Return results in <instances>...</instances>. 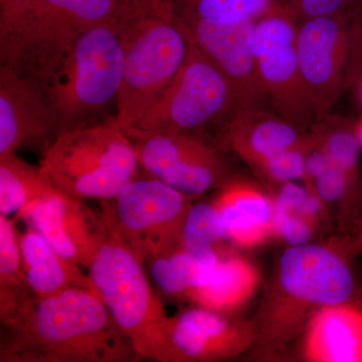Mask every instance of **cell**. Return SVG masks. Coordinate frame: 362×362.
<instances>
[{"label":"cell","instance_id":"obj_9","mask_svg":"<svg viewBox=\"0 0 362 362\" xmlns=\"http://www.w3.org/2000/svg\"><path fill=\"white\" fill-rule=\"evenodd\" d=\"M87 269L102 301L142 359L147 340L168 317L149 283L142 262L128 247L107 235Z\"/></svg>","mask_w":362,"mask_h":362},{"label":"cell","instance_id":"obj_8","mask_svg":"<svg viewBox=\"0 0 362 362\" xmlns=\"http://www.w3.org/2000/svg\"><path fill=\"white\" fill-rule=\"evenodd\" d=\"M125 1L35 0L26 16L20 61L13 70L47 87L77 40L113 18Z\"/></svg>","mask_w":362,"mask_h":362},{"label":"cell","instance_id":"obj_29","mask_svg":"<svg viewBox=\"0 0 362 362\" xmlns=\"http://www.w3.org/2000/svg\"><path fill=\"white\" fill-rule=\"evenodd\" d=\"M316 144L317 142L308 146L295 147L275 154L264 161L255 171L263 176L264 180L275 185L300 178L305 180L307 156Z\"/></svg>","mask_w":362,"mask_h":362},{"label":"cell","instance_id":"obj_33","mask_svg":"<svg viewBox=\"0 0 362 362\" xmlns=\"http://www.w3.org/2000/svg\"><path fill=\"white\" fill-rule=\"evenodd\" d=\"M349 23L350 56L345 86L362 81V0H351L345 9Z\"/></svg>","mask_w":362,"mask_h":362},{"label":"cell","instance_id":"obj_18","mask_svg":"<svg viewBox=\"0 0 362 362\" xmlns=\"http://www.w3.org/2000/svg\"><path fill=\"white\" fill-rule=\"evenodd\" d=\"M211 204L225 239L233 246L255 249L276 238L273 195L254 183L230 178Z\"/></svg>","mask_w":362,"mask_h":362},{"label":"cell","instance_id":"obj_7","mask_svg":"<svg viewBox=\"0 0 362 362\" xmlns=\"http://www.w3.org/2000/svg\"><path fill=\"white\" fill-rule=\"evenodd\" d=\"M232 88L223 73L192 45L183 65L156 103L132 127L199 136L235 115Z\"/></svg>","mask_w":362,"mask_h":362},{"label":"cell","instance_id":"obj_34","mask_svg":"<svg viewBox=\"0 0 362 362\" xmlns=\"http://www.w3.org/2000/svg\"><path fill=\"white\" fill-rule=\"evenodd\" d=\"M354 182L337 168H331L312 183L311 190L324 204L341 201L351 192Z\"/></svg>","mask_w":362,"mask_h":362},{"label":"cell","instance_id":"obj_30","mask_svg":"<svg viewBox=\"0 0 362 362\" xmlns=\"http://www.w3.org/2000/svg\"><path fill=\"white\" fill-rule=\"evenodd\" d=\"M275 202V237L284 240L289 247L309 244L315 233L316 223L302 214L293 213Z\"/></svg>","mask_w":362,"mask_h":362},{"label":"cell","instance_id":"obj_5","mask_svg":"<svg viewBox=\"0 0 362 362\" xmlns=\"http://www.w3.org/2000/svg\"><path fill=\"white\" fill-rule=\"evenodd\" d=\"M119 11L77 40L45 88L59 133L94 123L98 114L118 99L124 75Z\"/></svg>","mask_w":362,"mask_h":362},{"label":"cell","instance_id":"obj_26","mask_svg":"<svg viewBox=\"0 0 362 362\" xmlns=\"http://www.w3.org/2000/svg\"><path fill=\"white\" fill-rule=\"evenodd\" d=\"M30 291L23 272L18 232L8 216L0 214V307Z\"/></svg>","mask_w":362,"mask_h":362},{"label":"cell","instance_id":"obj_20","mask_svg":"<svg viewBox=\"0 0 362 362\" xmlns=\"http://www.w3.org/2000/svg\"><path fill=\"white\" fill-rule=\"evenodd\" d=\"M261 286V273L252 261L226 251L209 267L206 281L190 297V303L233 316L252 301Z\"/></svg>","mask_w":362,"mask_h":362},{"label":"cell","instance_id":"obj_12","mask_svg":"<svg viewBox=\"0 0 362 362\" xmlns=\"http://www.w3.org/2000/svg\"><path fill=\"white\" fill-rule=\"evenodd\" d=\"M150 177L187 195L202 197L230 180L223 156L199 136L173 131L124 130Z\"/></svg>","mask_w":362,"mask_h":362},{"label":"cell","instance_id":"obj_37","mask_svg":"<svg viewBox=\"0 0 362 362\" xmlns=\"http://www.w3.org/2000/svg\"><path fill=\"white\" fill-rule=\"evenodd\" d=\"M357 135H358L359 142H361L362 146V124L361 127L358 128V130H357Z\"/></svg>","mask_w":362,"mask_h":362},{"label":"cell","instance_id":"obj_28","mask_svg":"<svg viewBox=\"0 0 362 362\" xmlns=\"http://www.w3.org/2000/svg\"><path fill=\"white\" fill-rule=\"evenodd\" d=\"M317 144L329 156L333 165L341 169L350 180L356 183L357 176V162L361 145L358 135L354 130L345 126L321 128L316 124Z\"/></svg>","mask_w":362,"mask_h":362},{"label":"cell","instance_id":"obj_21","mask_svg":"<svg viewBox=\"0 0 362 362\" xmlns=\"http://www.w3.org/2000/svg\"><path fill=\"white\" fill-rule=\"evenodd\" d=\"M18 238L26 283L33 296H54L71 288L96 289L80 266L61 256L30 223Z\"/></svg>","mask_w":362,"mask_h":362},{"label":"cell","instance_id":"obj_32","mask_svg":"<svg viewBox=\"0 0 362 362\" xmlns=\"http://www.w3.org/2000/svg\"><path fill=\"white\" fill-rule=\"evenodd\" d=\"M351 0H274V7L295 21L332 16L345 11Z\"/></svg>","mask_w":362,"mask_h":362},{"label":"cell","instance_id":"obj_27","mask_svg":"<svg viewBox=\"0 0 362 362\" xmlns=\"http://www.w3.org/2000/svg\"><path fill=\"white\" fill-rule=\"evenodd\" d=\"M35 0H0V66L16 69L20 61L26 16Z\"/></svg>","mask_w":362,"mask_h":362},{"label":"cell","instance_id":"obj_6","mask_svg":"<svg viewBox=\"0 0 362 362\" xmlns=\"http://www.w3.org/2000/svg\"><path fill=\"white\" fill-rule=\"evenodd\" d=\"M192 199L149 177L131 180L118 194L101 201L107 235L128 247L143 264L180 247Z\"/></svg>","mask_w":362,"mask_h":362},{"label":"cell","instance_id":"obj_24","mask_svg":"<svg viewBox=\"0 0 362 362\" xmlns=\"http://www.w3.org/2000/svg\"><path fill=\"white\" fill-rule=\"evenodd\" d=\"M225 235L213 204H192L183 226L180 247L207 266L220 261L228 250Z\"/></svg>","mask_w":362,"mask_h":362},{"label":"cell","instance_id":"obj_31","mask_svg":"<svg viewBox=\"0 0 362 362\" xmlns=\"http://www.w3.org/2000/svg\"><path fill=\"white\" fill-rule=\"evenodd\" d=\"M277 204L293 213L302 214L318 223L323 214L322 201L308 187L303 188L293 181L280 183L277 194L273 195Z\"/></svg>","mask_w":362,"mask_h":362},{"label":"cell","instance_id":"obj_15","mask_svg":"<svg viewBox=\"0 0 362 362\" xmlns=\"http://www.w3.org/2000/svg\"><path fill=\"white\" fill-rule=\"evenodd\" d=\"M59 134L44 86L0 66V158L28 145L47 146Z\"/></svg>","mask_w":362,"mask_h":362},{"label":"cell","instance_id":"obj_25","mask_svg":"<svg viewBox=\"0 0 362 362\" xmlns=\"http://www.w3.org/2000/svg\"><path fill=\"white\" fill-rule=\"evenodd\" d=\"M180 18L214 21H259L274 8V0H171Z\"/></svg>","mask_w":362,"mask_h":362},{"label":"cell","instance_id":"obj_23","mask_svg":"<svg viewBox=\"0 0 362 362\" xmlns=\"http://www.w3.org/2000/svg\"><path fill=\"white\" fill-rule=\"evenodd\" d=\"M150 276L168 297L189 302L197 288L204 284L209 267L180 249L149 259Z\"/></svg>","mask_w":362,"mask_h":362},{"label":"cell","instance_id":"obj_22","mask_svg":"<svg viewBox=\"0 0 362 362\" xmlns=\"http://www.w3.org/2000/svg\"><path fill=\"white\" fill-rule=\"evenodd\" d=\"M59 192L42 169L16 153L0 158V214L18 218L33 204Z\"/></svg>","mask_w":362,"mask_h":362},{"label":"cell","instance_id":"obj_13","mask_svg":"<svg viewBox=\"0 0 362 362\" xmlns=\"http://www.w3.org/2000/svg\"><path fill=\"white\" fill-rule=\"evenodd\" d=\"M296 51L304 84L321 121L346 82L350 33L345 11L301 21L297 28Z\"/></svg>","mask_w":362,"mask_h":362},{"label":"cell","instance_id":"obj_10","mask_svg":"<svg viewBox=\"0 0 362 362\" xmlns=\"http://www.w3.org/2000/svg\"><path fill=\"white\" fill-rule=\"evenodd\" d=\"M297 28L296 21L274 7L256 21L254 54L271 109L304 131L313 128L320 117L300 71Z\"/></svg>","mask_w":362,"mask_h":362},{"label":"cell","instance_id":"obj_14","mask_svg":"<svg viewBox=\"0 0 362 362\" xmlns=\"http://www.w3.org/2000/svg\"><path fill=\"white\" fill-rule=\"evenodd\" d=\"M180 18L192 44L211 59L228 80L235 97V113L269 104L259 83L255 59L256 21Z\"/></svg>","mask_w":362,"mask_h":362},{"label":"cell","instance_id":"obj_19","mask_svg":"<svg viewBox=\"0 0 362 362\" xmlns=\"http://www.w3.org/2000/svg\"><path fill=\"white\" fill-rule=\"evenodd\" d=\"M302 357L313 362H362V303L324 307L302 335Z\"/></svg>","mask_w":362,"mask_h":362},{"label":"cell","instance_id":"obj_2","mask_svg":"<svg viewBox=\"0 0 362 362\" xmlns=\"http://www.w3.org/2000/svg\"><path fill=\"white\" fill-rule=\"evenodd\" d=\"M356 290L343 252L311 243L287 247L252 319L255 345L268 352L285 349L303 335L317 312L354 300Z\"/></svg>","mask_w":362,"mask_h":362},{"label":"cell","instance_id":"obj_1","mask_svg":"<svg viewBox=\"0 0 362 362\" xmlns=\"http://www.w3.org/2000/svg\"><path fill=\"white\" fill-rule=\"evenodd\" d=\"M0 320V362L141 361L96 289L45 298L25 292Z\"/></svg>","mask_w":362,"mask_h":362},{"label":"cell","instance_id":"obj_3","mask_svg":"<svg viewBox=\"0 0 362 362\" xmlns=\"http://www.w3.org/2000/svg\"><path fill=\"white\" fill-rule=\"evenodd\" d=\"M124 54L117 123L135 125L187 59L192 44L171 0H126L118 13Z\"/></svg>","mask_w":362,"mask_h":362},{"label":"cell","instance_id":"obj_35","mask_svg":"<svg viewBox=\"0 0 362 362\" xmlns=\"http://www.w3.org/2000/svg\"><path fill=\"white\" fill-rule=\"evenodd\" d=\"M349 246L352 251L361 252L362 254V221L361 226H359L358 230H357L356 239H354V242H352Z\"/></svg>","mask_w":362,"mask_h":362},{"label":"cell","instance_id":"obj_36","mask_svg":"<svg viewBox=\"0 0 362 362\" xmlns=\"http://www.w3.org/2000/svg\"><path fill=\"white\" fill-rule=\"evenodd\" d=\"M354 300H356V301L358 302H361L362 303V283L361 284L357 285L356 294Z\"/></svg>","mask_w":362,"mask_h":362},{"label":"cell","instance_id":"obj_16","mask_svg":"<svg viewBox=\"0 0 362 362\" xmlns=\"http://www.w3.org/2000/svg\"><path fill=\"white\" fill-rule=\"evenodd\" d=\"M20 218L37 228L61 256L84 268L107 238L100 213L82 199L59 192L33 204Z\"/></svg>","mask_w":362,"mask_h":362},{"label":"cell","instance_id":"obj_11","mask_svg":"<svg viewBox=\"0 0 362 362\" xmlns=\"http://www.w3.org/2000/svg\"><path fill=\"white\" fill-rule=\"evenodd\" d=\"M256 343L251 321L195 307L168 317L152 332L141 357L160 362H209L242 356Z\"/></svg>","mask_w":362,"mask_h":362},{"label":"cell","instance_id":"obj_17","mask_svg":"<svg viewBox=\"0 0 362 362\" xmlns=\"http://www.w3.org/2000/svg\"><path fill=\"white\" fill-rule=\"evenodd\" d=\"M266 107L237 112L221 131V143L255 170L275 154L317 141L315 134H303V130Z\"/></svg>","mask_w":362,"mask_h":362},{"label":"cell","instance_id":"obj_4","mask_svg":"<svg viewBox=\"0 0 362 362\" xmlns=\"http://www.w3.org/2000/svg\"><path fill=\"white\" fill-rule=\"evenodd\" d=\"M137 154L115 116L59 133L44 149L40 168L61 194L112 199L138 177Z\"/></svg>","mask_w":362,"mask_h":362}]
</instances>
